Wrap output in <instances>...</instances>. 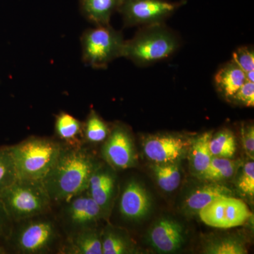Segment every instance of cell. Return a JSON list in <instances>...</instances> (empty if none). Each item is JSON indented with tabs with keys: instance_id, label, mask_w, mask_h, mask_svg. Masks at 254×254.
<instances>
[{
	"instance_id": "obj_1",
	"label": "cell",
	"mask_w": 254,
	"mask_h": 254,
	"mask_svg": "<svg viewBox=\"0 0 254 254\" xmlns=\"http://www.w3.org/2000/svg\"><path fill=\"white\" fill-rule=\"evenodd\" d=\"M98 167L86 148L63 145L54 165L43 180L51 201L67 203L86 191L90 179Z\"/></svg>"
},
{
	"instance_id": "obj_2",
	"label": "cell",
	"mask_w": 254,
	"mask_h": 254,
	"mask_svg": "<svg viewBox=\"0 0 254 254\" xmlns=\"http://www.w3.org/2000/svg\"><path fill=\"white\" fill-rule=\"evenodd\" d=\"M180 43L178 36L163 23L143 26L133 38L125 41L123 58L148 66L171 56Z\"/></svg>"
},
{
	"instance_id": "obj_3",
	"label": "cell",
	"mask_w": 254,
	"mask_h": 254,
	"mask_svg": "<svg viewBox=\"0 0 254 254\" xmlns=\"http://www.w3.org/2000/svg\"><path fill=\"white\" fill-rule=\"evenodd\" d=\"M62 147L58 142L38 137L9 147L18 178L43 182L54 165Z\"/></svg>"
},
{
	"instance_id": "obj_4",
	"label": "cell",
	"mask_w": 254,
	"mask_h": 254,
	"mask_svg": "<svg viewBox=\"0 0 254 254\" xmlns=\"http://www.w3.org/2000/svg\"><path fill=\"white\" fill-rule=\"evenodd\" d=\"M0 201L10 219L16 221L41 215L52 202L43 182L19 178L0 192Z\"/></svg>"
},
{
	"instance_id": "obj_5",
	"label": "cell",
	"mask_w": 254,
	"mask_h": 254,
	"mask_svg": "<svg viewBox=\"0 0 254 254\" xmlns=\"http://www.w3.org/2000/svg\"><path fill=\"white\" fill-rule=\"evenodd\" d=\"M82 60L87 66L105 68L111 62L123 58L125 41L123 33L110 25L95 26L81 37Z\"/></svg>"
},
{
	"instance_id": "obj_6",
	"label": "cell",
	"mask_w": 254,
	"mask_h": 254,
	"mask_svg": "<svg viewBox=\"0 0 254 254\" xmlns=\"http://www.w3.org/2000/svg\"><path fill=\"white\" fill-rule=\"evenodd\" d=\"M183 4L184 1L124 0L118 12L125 26H150L164 23Z\"/></svg>"
},
{
	"instance_id": "obj_7",
	"label": "cell",
	"mask_w": 254,
	"mask_h": 254,
	"mask_svg": "<svg viewBox=\"0 0 254 254\" xmlns=\"http://www.w3.org/2000/svg\"><path fill=\"white\" fill-rule=\"evenodd\" d=\"M198 215L205 225L218 229L241 226L253 216L243 200L232 195L214 200L200 210Z\"/></svg>"
},
{
	"instance_id": "obj_8",
	"label": "cell",
	"mask_w": 254,
	"mask_h": 254,
	"mask_svg": "<svg viewBox=\"0 0 254 254\" xmlns=\"http://www.w3.org/2000/svg\"><path fill=\"white\" fill-rule=\"evenodd\" d=\"M103 147V156L112 168L125 170L136 163V155L130 132L123 125H115L110 130Z\"/></svg>"
},
{
	"instance_id": "obj_9",
	"label": "cell",
	"mask_w": 254,
	"mask_h": 254,
	"mask_svg": "<svg viewBox=\"0 0 254 254\" xmlns=\"http://www.w3.org/2000/svg\"><path fill=\"white\" fill-rule=\"evenodd\" d=\"M191 141L180 135H151L143 141V152L153 163H175L186 155Z\"/></svg>"
},
{
	"instance_id": "obj_10",
	"label": "cell",
	"mask_w": 254,
	"mask_h": 254,
	"mask_svg": "<svg viewBox=\"0 0 254 254\" xmlns=\"http://www.w3.org/2000/svg\"><path fill=\"white\" fill-rule=\"evenodd\" d=\"M56 230L53 222L47 220H33L21 227L16 235L18 250L24 254L46 252L53 245Z\"/></svg>"
},
{
	"instance_id": "obj_11",
	"label": "cell",
	"mask_w": 254,
	"mask_h": 254,
	"mask_svg": "<svg viewBox=\"0 0 254 254\" xmlns=\"http://www.w3.org/2000/svg\"><path fill=\"white\" fill-rule=\"evenodd\" d=\"M148 237L151 247L164 254L173 253L180 250L185 240L183 227L180 222L168 218L155 222Z\"/></svg>"
},
{
	"instance_id": "obj_12",
	"label": "cell",
	"mask_w": 254,
	"mask_h": 254,
	"mask_svg": "<svg viewBox=\"0 0 254 254\" xmlns=\"http://www.w3.org/2000/svg\"><path fill=\"white\" fill-rule=\"evenodd\" d=\"M151 208V199L141 184L134 180L125 187L120 202V210L127 220L138 221L144 218Z\"/></svg>"
},
{
	"instance_id": "obj_13",
	"label": "cell",
	"mask_w": 254,
	"mask_h": 254,
	"mask_svg": "<svg viewBox=\"0 0 254 254\" xmlns=\"http://www.w3.org/2000/svg\"><path fill=\"white\" fill-rule=\"evenodd\" d=\"M66 203V218L71 226L79 230L91 228L103 214L99 205L88 193L76 195Z\"/></svg>"
},
{
	"instance_id": "obj_14",
	"label": "cell",
	"mask_w": 254,
	"mask_h": 254,
	"mask_svg": "<svg viewBox=\"0 0 254 254\" xmlns=\"http://www.w3.org/2000/svg\"><path fill=\"white\" fill-rule=\"evenodd\" d=\"M115 175L108 169L98 167L90 179L88 195L99 205L102 211L109 210L115 193Z\"/></svg>"
},
{
	"instance_id": "obj_15",
	"label": "cell",
	"mask_w": 254,
	"mask_h": 254,
	"mask_svg": "<svg viewBox=\"0 0 254 254\" xmlns=\"http://www.w3.org/2000/svg\"><path fill=\"white\" fill-rule=\"evenodd\" d=\"M232 195V190L227 187L212 182L198 187L190 192L185 200V208L188 213H198L200 210L214 200Z\"/></svg>"
},
{
	"instance_id": "obj_16",
	"label": "cell",
	"mask_w": 254,
	"mask_h": 254,
	"mask_svg": "<svg viewBox=\"0 0 254 254\" xmlns=\"http://www.w3.org/2000/svg\"><path fill=\"white\" fill-rule=\"evenodd\" d=\"M124 0H80L82 14L95 26L110 25L115 11H118Z\"/></svg>"
},
{
	"instance_id": "obj_17",
	"label": "cell",
	"mask_w": 254,
	"mask_h": 254,
	"mask_svg": "<svg viewBox=\"0 0 254 254\" xmlns=\"http://www.w3.org/2000/svg\"><path fill=\"white\" fill-rule=\"evenodd\" d=\"M214 81L222 95L230 98L247 81V78L245 71L230 61L217 71Z\"/></svg>"
},
{
	"instance_id": "obj_18",
	"label": "cell",
	"mask_w": 254,
	"mask_h": 254,
	"mask_svg": "<svg viewBox=\"0 0 254 254\" xmlns=\"http://www.w3.org/2000/svg\"><path fill=\"white\" fill-rule=\"evenodd\" d=\"M212 136L213 131H206L192 139L190 148V167L198 177L204 173L213 157L209 148Z\"/></svg>"
},
{
	"instance_id": "obj_19",
	"label": "cell",
	"mask_w": 254,
	"mask_h": 254,
	"mask_svg": "<svg viewBox=\"0 0 254 254\" xmlns=\"http://www.w3.org/2000/svg\"><path fill=\"white\" fill-rule=\"evenodd\" d=\"M241 165V160L213 156L208 168L198 178L211 182L229 180L236 174Z\"/></svg>"
},
{
	"instance_id": "obj_20",
	"label": "cell",
	"mask_w": 254,
	"mask_h": 254,
	"mask_svg": "<svg viewBox=\"0 0 254 254\" xmlns=\"http://www.w3.org/2000/svg\"><path fill=\"white\" fill-rule=\"evenodd\" d=\"M76 254H103L102 239L100 234L92 228L79 230L73 237L71 250Z\"/></svg>"
},
{
	"instance_id": "obj_21",
	"label": "cell",
	"mask_w": 254,
	"mask_h": 254,
	"mask_svg": "<svg viewBox=\"0 0 254 254\" xmlns=\"http://www.w3.org/2000/svg\"><path fill=\"white\" fill-rule=\"evenodd\" d=\"M152 170L160 189L172 192L178 188L181 182V172L177 162L168 163H154Z\"/></svg>"
},
{
	"instance_id": "obj_22",
	"label": "cell",
	"mask_w": 254,
	"mask_h": 254,
	"mask_svg": "<svg viewBox=\"0 0 254 254\" xmlns=\"http://www.w3.org/2000/svg\"><path fill=\"white\" fill-rule=\"evenodd\" d=\"M83 126L79 120L66 113H60L55 120V132L59 138L67 143H76L83 134Z\"/></svg>"
},
{
	"instance_id": "obj_23",
	"label": "cell",
	"mask_w": 254,
	"mask_h": 254,
	"mask_svg": "<svg viewBox=\"0 0 254 254\" xmlns=\"http://www.w3.org/2000/svg\"><path fill=\"white\" fill-rule=\"evenodd\" d=\"M209 148L213 156L232 158L236 153V138L231 130L224 128L212 136Z\"/></svg>"
},
{
	"instance_id": "obj_24",
	"label": "cell",
	"mask_w": 254,
	"mask_h": 254,
	"mask_svg": "<svg viewBox=\"0 0 254 254\" xmlns=\"http://www.w3.org/2000/svg\"><path fill=\"white\" fill-rule=\"evenodd\" d=\"M110 130L98 114L91 110L83 126V136L87 141L92 143H99L105 141L109 135Z\"/></svg>"
},
{
	"instance_id": "obj_25",
	"label": "cell",
	"mask_w": 254,
	"mask_h": 254,
	"mask_svg": "<svg viewBox=\"0 0 254 254\" xmlns=\"http://www.w3.org/2000/svg\"><path fill=\"white\" fill-rule=\"evenodd\" d=\"M102 239L103 254L130 253L131 244L125 235L112 228L105 230Z\"/></svg>"
},
{
	"instance_id": "obj_26",
	"label": "cell",
	"mask_w": 254,
	"mask_h": 254,
	"mask_svg": "<svg viewBox=\"0 0 254 254\" xmlns=\"http://www.w3.org/2000/svg\"><path fill=\"white\" fill-rule=\"evenodd\" d=\"M207 254H245V245L236 237H224L209 242L203 250Z\"/></svg>"
},
{
	"instance_id": "obj_27",
	"label": "cell",
	"mask_w": 254,
	"mask_h": 254,
	"mask_svg": "<svg viewBox=\"0 0 254 254\" xmlns=\"http://www.w3.org/2000/svg\"><path fill=\"white\" fill-rule=\"evenodd\" d=\"M17 178L9 147L0 148V192L14 183Z\"/></svg>"
},
{
	"instance_id": "obj_28",
	"label": "cell",
	"mask_w": 254,
	"mask_h": 254,
	"mask_svg": "<svg viewBox=\"0 0 254 254\" xmlns=\"http://www.w3.org/2000/svg\"><path fill=\"white\" fill-rule=\"evenodd\" d=\"M237 186L243 194L254 197V163L253 160L244 165L242 173L237 181Z\"/></svg>"
},
{
	"instance_id": "obj_29",
	"label": "cell",
	"mask_w": 254,
	"mask_h": 254,
	"mask_svg": "<svg viewBox=\"0 0 254 254\" xmlns=\"http://www.w3.org/2000/svg\"><path fill=\"white\" fill-rule=\"evenodd\" d=\"M231 61L245 73L254 70L253 48L247 46L240 47L234 52Z\"/></svg>"
},
{
	"instance_id": "obj_30",
	"label": "cell",
	"mask_w": 254,
	"mask_h": 254,
	"mask_svg": "<svg viewBox=\"0 0 254 254\" xmlns=\"http://www.w3.org/2000/svg\"><path fill=\"white\" fill-rule=\"evenodd\" d=\"M230 99L246 107H254V82L246 81Z\"/></svg>"
},
{
	"instance_id": "obj_31",
	"label": "cell",
	"mask_w": 254,
	"mask_h": 254,
	"mask_svg": "<svg viewBox=\"0 0 254 254\" xmlns=\"http://www.w3.org/2000/svg\"><path fill=\"white\" fill-rule=\"evenodd\" d=\"M242 143L247 154L254 160V128L253 125H242Z\"/></svg>"
},
{
	"instance_id": "obj_32",
	"label": "cell",
	"mask_w": 254,
	"mask_h": 254,
	"mask_svg": "<svg viewBox=\"0 0 254 254\" xmlns=\"http://www.w3.org/2000/svg\"><path fill=\"white\" fill-rule=\"evenodd\" d=\"M10 218L0 201V237L6 235Z\"/></svg>"
},
{
	"instance_id": "obj_33",
	"label": "cell",
	"mask_w": 254,
	"mask_h": 254,
	"mask_svg": "<svg viewBox=\"0 0 254 254\" xmlns=\"http://www.w3.org/2000/svg\"><path fill=\"white\" fill-rule=\"evenodd\" d=\"M245 74L247 81L254 82V70L246 72Z\"/></svg>"
},
{
	"instance_id": "obj_34",
	"label": "cell",
	"mask_w": 254,
	"mask_h": 254,
	"mask_svg": "<svg viewBox=\"0 0 254 254\" xmlns=\"http://www.w3.org/2000/svg\"><path fill=\"white\" fill-rule=\"evenodd\" d=\"M4 253V250H2V249L1 248V247H0V254Z\"/></svg>"
}]
</instances>
